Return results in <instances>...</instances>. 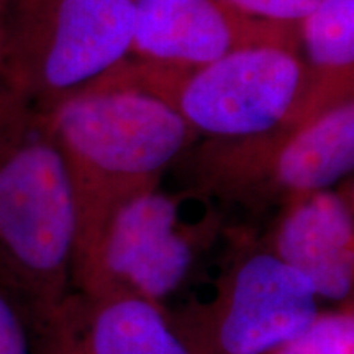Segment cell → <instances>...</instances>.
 <instances>
[{
    "label": "cell",
    "instance_id": "8fae6325",
    "mask_svg": "<svg viewBox=\"0 0 354 354\" xmlns=\"http://www.w3.org/2000/svg\"><path fill=\"white\" fill-rule=\"evenodd\" d=\"M297 37L305 86L284 123L305 120L354 95V0H318Z\"/></svg>",
    "mask_w": 354,
    "mask_h": 354
},
{
    "label": "cell",
    "instance_id": "6da1fadb",
    "mask_svg": "<svg viewBox=\"0 0 354 354\" xmlns=\"http://www.w3.org/2000/svg\"><path fill=\"white\" fill-rule=\"evenodd\" d=\"M38 112L73 187L76 251L120 203L159 187L166 172L201 141L166 104L112 71Z\"/></svg>",
    "mask_w": 354,
    "mask_h": 354
},
{
    "label": "cell",
    "instance_id": "9a60e30c",
    "mask_svg": "<svg viewBox=\"0 0 354 354\" xmlns=\"http://www.w3.org/2000/svg\"><path fill=\"white\" fill-rule=\"evenodd\" d=\"M33 354H79L56 322L33 330Z\"/></svg>",
    "mask_w": 354,
    "mask_h": 354
},
{
    "label": "cell",
    "instance_id": "7a4b0ae2",
    "mask_svg": "<svg viewBox=\"0 0 354 354\" xmlns=\"http://www.w3.org/2000/svg\"><path fill=\"white\" fill-rule=\"evenodd\" d=\"M77 215L68 171L41 112L0 118V287L32 331L73 294Z\"/></svg>",
    "mask_w": 354,
    "mask_h": 354
},
{
    "label": "cell",
    "instance_id": "4fadbf2b",
    "mask_svg": "<svg viewBox=\"0 0 354 354\" xmlns=\"http://www.w3.org/2000/svg\"><path fill=\"white\" fill-rule=\"evenodd\" d=\"M220 2L246 19L299 28V25L317 7L318 0H220Z\"/></svg>",
    "mask_w": 354,
    "mask_h": 354
},
{
    "label": "cell",
    "instance_id": "2e32d148",
    "mask_svg": "<svg viewBox=\"0 0 354 354\" xmlns=\"http://www.w3.org/2000/svg\"><path fill=\"white\" fill-rule=\"evenodd\" d=\"M20 107H26V105L19 100V97L13 94L10 86H8L6 73H3L2 55H0V118L7 117Z\"/></svg>",
    "mask_w": 354,
    "mask_h": 354
},
{
    "label": "cell",
    "instance_id": "5bb4252c",
    "mask_svg": "<svg viewBox=\"0 0 354 354\" xmlns=\"http://www.w3.org/2000/svg\"><path fill=\"white\" fill-rule=\"evenodd\" d=\"M0 354H33L28 318L3 287H0Z\"/></svg>",
    "mask_w": 354,
    "mask_h": 354
},
{
    "label": "cell",
    "instance_id": "52a82bcc",
    "mask_svg": "<svg viewBox=\"0 0 354 354\" xmlns=\"http://www.w3.org/2000/svg\"><path fill=\"white\" fill-rule=\"evenodd\" d=\"M214 289L172 317L196 354H268L322 312L312 286L264 245L254 230L228 228Z\"/></svg>",
    "mask_w": 354,
    "mask_h": 354
},
{
    "label": "cell",
    "instance_id": "e0dca14e",
    "mask_svg": "<svg viewBox=\"0 0 354 354\" xmlns=\"http://www.w3.org/2000/svg\"><path fill=\"white\" fill-rule=\"evenodd\" d=\"M339 192V196L343 197V201L346 202L349 212H351L353 218H354V174L349 177V179L344 180L338 185V189H336Z\"/></svg>",
    "mask_w": 354,
    "mask_h": 354
},
{
    "label": "cell",
    "instance_id": "30bf717a",
    "mask_svg": "<svg viewBox=\"0 0 354 354\" xmlns=\"http://www.w3.org/2000/svg\"><path fill=\"white\" fill-rule=\"evenodd\" d=\"M50 322L79 354H196L169 307L136 295L73 290Z\"/></svg>",
    "mask_w": 354,
    "mask_h": 354
},
{
    "label": "cell",
    "instance_id": "277c9868",
    "mask_svg": "<svg viewBox=\"0 0 354 354\" xmlns=\"http://www.w3.org/2000/svg\"><path fill=\"white\" fill-rule=\"evenodd\" d=\"M177 165L184 167L187 189L221 209L254 214L330 190L354 174V95L263 135L197 141Z\"/></svg>",
    "mask_w": 354,
    "mask_h": 354
},
{
    "label": "cell",
    "instance_id": "3957f363",
    "mask_svg": "<svg viewBox=\"0 0 354 354\" xmlns=\"http://www.w3.org/2000/svg\"><path fill=\"white\" fill-rule=\"evenodd\" d=\"M223 209L185 187L145 190L115 209L74 254L73 290L167 305L227 233Z\"/></svg>",
    "mask_w": 354,
    "mask_h": 354
},
{
    "label": "cell",
    "instance_id": "8992f818",
    "mask_svg": "<svg viewBox=\"0 0 354 354\" xmlns=\"http://www.w3.org/2000/svg\"><path fill=\"white\" fill-rule=\"evenodd\" d=\"M133 0H8L0 55L12 92L46 110L128 59Z\"/></svg>",
    "mask_w": 354,
    "mask_h": 354
},
{
    "label": "cell",
    "instance_id": "9c48e42d",
    "mask_svg": "<svg viewBox=\"0 0 354 354\" xmlns=\"http://www.w3.org/2000/svg\"><path fill=\"white\" fill-rule=\"evenodd\" d=\"M261 240L312 286L320 302L354 305V218L338 190L289 198Z\"/></svg>",
    "mask_w": 354,
    "mask_h": 354
},
{
    "label": "cell",
    "instance_id": "ac0fdd59",
    "mask_svg": "<svg viewBox=\"0 0 354 354\" xmlns=\"http://www.w3.org/2000/svg\"><path fill=\"white\" fill-rule=\"evenodd\" d=\"M7 2H8V0H0V20H2V17H3V12H6Z\"/></svg>",
    "mask_w": 354,
    "mask_h": 354
},
{
    "label": "cell",
    "instance_id": "ba28073f",
    "mask_svg": "<svg viewBox=\"0 0 354 354\" xmlns=\"http://www.w3.org/2000/svg\"><path fill=\"white\" fill-rule=\"evenodd\" d=\"M263 44L299 46L297 28L246 19L220 0H133V59L187 68Z\"/></svg>",
    "mask_w": 354,
    "mask_h": 354
},
{
    "label": "cell",
    "instance_id": "7c38bea8",
    "mask_svg": "<svg viewBox=\"0 0 354 354\" xmlns=\"http://www.w3.org/2000/svg\"><path fill=\"white\" fill-rule=\"evenodd\" d=\"M268 354H354V305L322 310L302 333Z\"/></svg>",
    "mask_w": 354,
    "mask_h": 354
},
{
    "label": "cell",
    "instance_id": "5b68a950",
    "mask_svg": "<svg viewBox=\"0 0 354 354\" xmlns=\"http://www.w3.org/2000/svg\"><path fill=\"white\" fill-rule=\"evenodd\" d=\"M112 71L122 81L156 97L198 138L258 136L282 125L305 86L299 46L263 44L201 66H159L128 59Z\"/></svg>",
    "mask_w": 354,
    "mask_h": 354
}]
</instances>
